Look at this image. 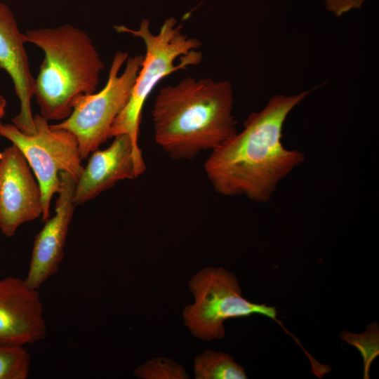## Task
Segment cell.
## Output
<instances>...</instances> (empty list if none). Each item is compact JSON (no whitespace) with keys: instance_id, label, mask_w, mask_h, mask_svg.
Segmentation results:
<instances>
[{"instance_id":"1","label":"cell","mask_w":379,"mask_h":379,"mask_svg":"<svg viewBox=\"0 0 379 379\" xmlns=\"http://www.w3.org/2000/svg\"><path fill=\"white\" fill-rule=\"evenodd\" d=\"M310 93L271 97L248 116L240 133L211 151L204 168L215 192L257 203L271 199L280 182L305 161L302 152L284 146L282 136L287 117Z\"/></svg>"},{"instance_id":"2","label":"cell","mask_w":379,"mask_h":379,"mask_svg":"<svg viewBox=\"0 0 379 379\" xmlns=\"http://www.w3.org/2000/svg\"><path fill=\"white\" fill-rule=\"evenodd\" d=\"M234 102L227 80L187 77L165 86L152 110L154 140L176 160L211 152L237 133Z\"/></svg>"},{"instance_id":"3","label":"cell","mask_w":379,"mask_h":379,"mask_svg":"<svg viewBox=\"0 0 379 379\" xmlns=\"http://www.w3.org/2000/svg\"><path fill=\"white\" fill-rule=\"evenodd\" d=\"M24 36L45 55L34 82L40 114L62 121L78 97L96 92L104 62L88 33L72 25L29 29Z\"/></svg>"},{"instance_id":"4","label":"cell","mask_w":379,"mask_h":379,"mask_svg":"<svg viewBox=\"0 0 379 379\" xmlns=\"http://www.w3.org/2000/svg\"><path fill=\"white\" fill-rule=\"evenodd\" d=\"M114 29L117 32L130 34L141 39L145 46V54L129 100L114 119L108 138L127 135L135 149L141 151L138 138L142 111L146 100L164 77L201 61L202 53L199 51L178 62V59L199 51L201 42L185 34L182 25L178 24L173 17L165 19L157 34L151 31L147 18L142 19L136 29L123 25H115Z\"/></svg>"},{"instance_id":"5","label":"cell","mask_w":379,"mask_h":379,"mask_svg":"<svg viewBox=\"0 0 379 379\" xmlns=\"http://www.w3.org/2000/svg\"><path fill=\"white\" fill-rule=\"evenodd\" d=\"M142 60V55L128 57L127 52L117 51L105 86L98 92L78 97L70 115L51 124L75 135L81 159L109 139V129L129 100Z\"/></svg>"},{"instance_id":"6","label":"cell","mask_w":379,"mask_h":379,"mask_svg":"<svg viewBox=\"0 0 379 379\" xmlns=\"http://www.w3.org/2000/svg\"><path fill=\"white\" fill-rule=\"evenodd\" d=\"M194 302L182 312L184 324L196 338L208 341L225 337L224 322L231 318L258 314L271 318L285 331L274 307L245 299L237 277L222 267H206L189 282Z\"/></svg>"},{"instance_id":"7","label":"cell","mask_w":379,"mask_h":379,"mask_svg":"<svg viewBox=\"0 0 379 379\" xmlns=\"http://www.w3.org/2000/svg\"><path fill=\"white\" fill-rule=\"evenodd\" d=\"M35 131L21 132L13 124H1L0 135L22 153L35 175L42 194V220L50 218V204L60 189V173H69L76 180L84 166L75 135L69 131L53 128L41 114L34 116Z\"/></svg>"},{"instance_id":"8","label":"cell","mask_w":379,"mask_h":379,"mask_svg":"<svg viewBox=\"0 0 379 379\" xmlns=\"http://www.w3.org/2000/svg\"><path fill=\"white\" fill-rule=\"evenodd\" d=\"M42 194L37 179L14 145L0 152V230L6 237L42 215Z\"/></svg>"},{"instance_id":"9","label":"cell","mask_w":379,"mask_h":379,"mask_svg":"<svg viewBox=\"0 0 379 379\" xmlns=\"http://www.w3.org/2000/svg\"><path fill=\"white\" fill-rule=\"evenodd\" d=\"M114 138L109 147L91 154L76 181L73 194L75 206L94 199L119 181L135 179L145 173L142 152L135 149L130 137L121 135Z\"/></svg>"},{"instance_id":"10","label":"cell","mask_w":379,"mask_h":379,"mask_svg":"<svg viewBox=\"0 0 379 379\" xmlns=\"http://www.w3.org/2000/svg\"><path fill=\"white\" fill-rule=\"evenodd\" d=\"M60 189L55 215L47 219L35 237L26 284L39 288L54 275L63 259L64 248L75 204L73 194L76 180L67 172L60 173Z\"/></svg>"},{"instance_id":"11","label":"cell","mask_w":379,"mask_h":379,"mask_svg":"<svg viewBox=\"0 0 379 379\" xmlns=\"http://www.w3.org/2000/svg\"><path fill=\"white\" fill-rule=\"evenodd\" d=\"M44 314L38 289L18 277L0 280V343L25 346L43 340Z\"/></svg>"},{"instance_id":"12","label":"cell","mask_w":379,"mask_h":379,"mask_svg":"<svg viewBox=\"0 0 379 379\" xmlns=\"http://www.w3.org/2000/svg\"><path fill=\"white\" fill-rule=\"evenodd\" d=\"M24 33L18 26L10 7L0 1V68L11 77L20 102V112L13 124L25 134L35 131L31 100L34 97L33 77L25 48Z\"/></svg>"},{"instance_id":"13","label":"cell","mask_w":379,"mask_h":379,"mask_svg":"<svg viewBox=\"0 0 379 379\" xmlns=\"http://www.w3.org/2000/svg\"><path fill=\"white\" fill-rule=\"evenodd\" d=\"M196 379H246L244 368L228 354L206 350L194 359Z\"/></svg>"},{"instance_id":"14","label":"cell","mask_w":379,"mask_h":379,"mask_svg":"<svg viewBox=\"0 0 379 379\" xmlns=\"http://www.w3.org/2000/svg\"><path fill=\"white\" fill-rule=\"evenodd\" d=\"M31 357L24 346L0 343V379H26Z\"/></svg>"},{"instance_id":"15","label":"cell","mask_w":379,"mask_h":379,"mask_svg":"<svg viewBox=\"0 0 379 379\" xmlns=\"http://www.w3.org/2000/svg\"><path fill=\"white\" fill-rule=\"evenodd\" d=\"M341 338L359 350L364 359V378H369L370 365L379 353V335L377 323L374 322L369 325L366 331L359 335L343 331Z\"/></svg>"},{"instance_id":"16","label":"cell","mask_w":379,"mask_h":379,"mask_svg":"<svg viewBox=\"0 0 379 379\" xmlns=\"http://www.w3.org/2000/svg\"><path fill=\"white\" fill-rule=\"evenodd\" d=\"M134 374L142 379H188L185 368L171 359L158 357L138 366Z\"/></svg>"},{"instance_id":"17","label":"cell","mask_w":379,"mask_h":379,"mask_svg":"<svg viewBox=\"0 0 379 379\" xmlns=\"http://www.w3.org/2000/svg\"><path fill=\"white\" fill-rule=\"evenodd\" d=\"M367 0H325L328 11L340 17L352 10L359 9Z\"/></svg>"},{"instance_id":"18","label":"cell","mask_w":379,"mask_h":379,"mask_svg":"<svg viewBox=\"0 0 379 379\" xmlns=\"http://www.w3.org/2000/svg\"><path fill=\"white\" fill-rule=\"evenodd\" d=\"M6 106V100L5 98L0 94V125L2 124L1 120L5 115Z\"/></svg>"}]
</instances>
